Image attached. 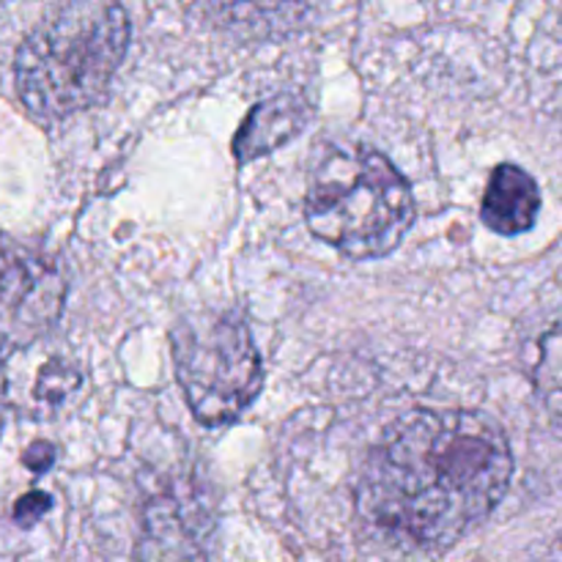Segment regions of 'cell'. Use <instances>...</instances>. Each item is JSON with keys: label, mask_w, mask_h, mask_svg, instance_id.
<instances>
[{"label": "cell", "mask_w": 562, "mask_h": 562, "mask_svg": "<svg viewBox=\"0 0 562 562\" xmlns=\"http://www.w3.org/2000/svg\"><path fill=\"white\" fill-rule=\"evenodd\" d=\"M176 379L203 426H228L261 390L263 371L247 324L234 313L203 311L181 318L170 335Z\"/></svg>", "instance_id": "obj_4"}, {"label": "cell", "mask_w": 562, "mask_h": 562, "mask_svg": "<svg viewBox=\"0 0 562 562\" xmlns=\"http://www.w3.org/2000/svg\"><path fill=\"white\" fill-rule=\"evenodd\" d=\"M311 0H206L220 27L241 38H274L294 31Z\"/></svg>", "instance_id": "obj_9"}, {"label": "cell", "mask_w": 562, "mask_h": 562, "mask_svg": "<svg viewBox=\"0 0 562 562\" xmlns=\"http://www.w3.org/2000/svg\"><path fill=\"white\" fill-rule=\"evenodd\" d=\"M53 461H55V450H53V445H47V442L31 445L25 453V464L31 467L33 472L49 470V467H53Z\"/></svg>", "instance_id": "obj_12"}, {"label": "cell", "mask_w": 562, "mask_h": 562, "mask_svg": "<svg viewBox=\"0 0 562 562\" xmlns=\"http://www.w3.org/2000/svg\"><path fill=\"white\" fill-rule=\"evenodd\" d=\"M541 212V190L525 168L503 162L494 168L481 203L486 228L499 236H519L536 225Z\"/></svg>", "instance_id": "obj_7"}, {"label": "cell", "mask_w": 562, "mask_h": 562, "mask_svg": "<svg viewBox=\"0 0 562 562\" xmlns=\"http://www.w3.org/2000/svg\"><path fill=\"white\" fill-rule=\"evenodd\" d=\"M130 47V16L119 0H69L22 42L14 86L42 121H60L104 97Z\"/></svg>", "instance_id": "obj_2"}, {"label": "cell", "mask_w": 562, "mask_h": 562, "mask_svg": "<svg viewBox=\"0 0 562 562\" xmlns=\"http://www.w3.org/2000/svg\"><path fill=\"white\" fill-rule=\"evenodd\" d=\"M311 119V108L296 93H280L252 108L234 140V154L241 165L274 151L300 135Z\"/></svg>", "instance_id": "obj_8"}, {"label": "cell", "mask_w": 562, "mask_h": 562, "mask_svg": "<svg viewBox=\"0 0 562 562\" xmlns=\"http://www.w3.org/2000/svg\"><path fill=\"white\" fill-rule=\"evenodd\" d=\"M313 234L349 258L390 256L415 220L404 176L368 148H338L313 170L305 198Z\"/></svg>", "instance_id": "obj_3"}, {"label": "cell", "mask_w": 562, "mask_h": 562, "mask_svg": "<svg viewBox=\"0 0 562 562\" xmlns=\"http://www.w3.org/2000/svg\"><path fill=\"white\" fill-rule=\"evenodd\" d=\"M64 307V280L44 261L0 252V340L31 344Z\"/></svg>", "instance_id": "obj_5"}, {"label": "cell", "mask_w": 562, "mask_h": 562, "mask_svg": "<svg viewBox=\"0 0 562 562\" xmlns=\"http://www.w3.org/2000/svg\"><path fill=\"white\" fill-rule=\"evenodd\" d=\"M47 510H49L47 494H27V497H22L20 503H16L14 519L20 521V525H33V521L42 519Z\"/></svg>", "instance_id": "obj_11"}, {"label": "cell", "mask_w": 562, "mask_h": 562, "mask_svg": "<svg viewBox=\"0 0 562 562\" xmlns=\"http://www.w3.org/2000/svg\"><path fill=\"white\" fill-rule=\"evenodd\" d=\"M536 393L549 417L562 428V322L554 324L538 344V362L532 371Z\"/></svg>", "instance_id": "obj_10"}, {"label": "cell", "mask_w": 562, "mask_h": 562, "mask_svg": "<svg viewBox=\"0 0 562 562\" xmlns=\"http://www.w3.org/2000/svg\"><path fill=\"white\" fill-rule=\"evenodd\" d=\"M514 481L508 437L470 409L404 415L368 459L357 508L401 549H442L494 514Z\"/></svg>", "instance_id": "obj_1"}, {"label": "cell", "mask_w": 562, "mask_h": 562, "mask_svg": "<svg viewBox=\"0 0 562 562\" xmlns=\"http://www.w3.org/2000/svg\"><path fill=\"white\" fill-rule=\"evenodd\" d=\"M86 387L80 362L60 351L27 344L11 362L9 398L33 417H55L77 404Z\"/></svg>", "instance_id": "obj_6"}]
</instances>
